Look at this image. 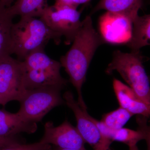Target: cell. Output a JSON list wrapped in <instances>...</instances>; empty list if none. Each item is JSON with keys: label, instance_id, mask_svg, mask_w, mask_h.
Wrapping results in <instances>:
<instances>
[{"label": "cell", "instance_id": "obj_1", "mask_svg": "<svg viewBox=\"0 0 150 150\" xmlns=\"http://www.w3.org/2000/svg\"><path fill=\"white\" fill-rule=\"evenodd\" d=\"M72 43L69 51L60 58V62L69 76L70 81L76 90L78 103L82 108L87 110L82 88L96 51L105 42L94 28L91 17L87 16L82 21L80 28Z\"/></svg>", "mask_w": 150, "mask_h": 150}, {"label": "cell", "instance_id": "obj_2", "mask_svg": "<svg viewBox=\"0 0 150 150\" xmlns=\"http://www.w3.org/2000/svg\"><path fill=\"white\" fill-rule=\"evenodd\" d=\"M62 37L40 18L21 17L18 22L13 23L11 29L12 54L16 55L18 60L23 61L32 52L44 50L50 40L59 45Z\"/></svg>", "mask_w": 150, "mask_h": 150}, {"label": "cell", "instance_id": "obj_3", "mask_svg": "<svg viewBox=\"0 0 150 150\" xmlns=\"http://www.w3.org/2000/svg\"><path fill=\"white\" fill-rule=\"evenodd\" d=\"M27 90L48 86L64 88L68 81L60 73V62L51 59L44 50L34 51L22 61Z\"/></svg>", "mask_w": 150, "mask_h": 150}, {"label": "cell", "instance_id": "obj_4", "mask_svg": "<svg viewBox=\"0 0 150 150\" xmlns=\"http://www.w3.org/2000/svg\"><path fill=\"white\" fill-rule=\"evenodd\" d=\"M143 58L140 51L127 53L116 50L105 72L110 74L117 71L137 95L150 105L149 79L143 65Z\"/></svg>", "mask_w": 150, "mask_h": 150}, {"label": "cell", "instance_id": "obj_5", "mask_svg": "<svg viewBox=\"0 0 150 150\" xmlns=\"http://www.w3.org/2000/svg\"><path fill=\"white\" fill-rule=\"evenodd\" d=\"M62 88L48 86L28 90L19 101L18 113L22 118L37 123L54 108L66 104L61 96Z\"/></svg>", "mask_w": 150, "mask_h": 150}, {"label": "cell", "instance_id": "obj_6", "mask_svg": "<svg viewBox=\"0 0 150 150\" xmlns=\"http://www.w3.org/2000/svg\"><path fill=\"white\" fill-rule=\"evenodd\" d=\"M26 91L22 61L11 56L0 59V105L19 102Z\"/></svg>", "mask_w": 150, "mask_h": 150}, {"label": "cell", "instance_id": "obj_7", "mask_svg": "<svg viewBox=\"0 0 150 150\" xmlns=\"http://www.w3.org/2000/svg\"><path fill=\"white\" fill-rule=\"evenodd\" d=\"M81 13L77 9L67 6H48L40 18L52 30L66 38L65 43L69 45L82 24Z\"/></svg>", "mask_w": 150, "mask_h": 150}, {"label": "cell", "instance_id": "obj_8", "mask_svg": "<svg viewBox=\"0 0 150 150\" xmlns=\"http://www.w3.org/2000/svg\"><path fill=\"white\" fill-rule=\"evenodd\" d=\"M65 103L72 110L77 122L76 128L86 143L94 150H112L110 145L112 142L103 136L87 110L83 109L75 100L71 92L67 91L63 95Z\"/></svg>", "mask_w": 150, "mask_h": 150}, {"label": "cell", "instance_id": "obj_9", "mask_svg": "<svg viewBox=\"0 0 150 150\" xmlns=\"http://www.w3.org/2000/svg\"><path fill=\"white\" fill-rule=\"evenodd\" d=\"M39 142L62 149H85L86 142L76 127L67 120L58 126H54L52 121L46 122L44 134Z\"/></svg>", "mask_w": 150, "mask_h": 150}, {"label": "cell", "instance_id": "obj_10", "mask_svg": "<svg viewBox=\"0 0 150 150\" xmlns=\"http://www.w3.org/2000/svg\"><path fill=\"white\" fill-rule=\"evenodd\" d=\"M132 23L123 16L107 12L100 20V35L105 42L126 43L131 37Z\"/></svg>", "mask_w": 150, "mask_h": 150}, {"label": "cell", "instance_id": "obj_11", "mask_svg": "<svg viewBox=\"0 0 150 150\" xmlns=\"http://www.w3.org/2000/svg\"><path fill=\"white\" fill-rule=\"evenodd\" d=\"M113 87L120 107L133 115L137 114L149 117L150 105L143 101L130 87L114 79Z\"/></svg>", "mask_w": 150, "mask_h": 150}, {"label": "cell", "instance_id": "obj_12", "mask_svg": "<svg viewBox=\"0 0 150 150\" xmlns=\"http://www.w3.org/2000/svg\"><path fill=\"white\" fill-rule=\"evenodd\" d=\"M37 129L36 123L25 120L18 112L0 109V137H15L21 133L33 134Z\"/></svg>", "mask_w": 150, "mask_h": 150}, {"label": "cell", "instance_id": "obj_13", "mask_svg": "<svg viewBox=\"0 0 150 150\" xmlns=\"http://www.w3.org/2000/svg\"><path fill=\"white\" fill-rule=\"evenodd\" d=\"M148 119L147 117L143 115H137V130L122 128L115 130L112 137V142H122L129 147H131L137 145L141 140H144L147 144L148 150H150V127L147 125Z\"/></svg>", "mask_w": 150, "mask_h": 150}, {"label": "cell", "instance_id": "obj_14", "mask_svg": "<svg viewBox=\"0 0 150 150\" xmlns=\"http://www.w3.org/2000/svg\"><path fill=\"white\" fill-rule=\"evenodd\" d=\"M142 0H100L93 11L105 10L126 17L133 22L139 16Z\"/></svg>", "mask_w": 150, "mask_h": 150}, {"label": "cell", "instance_id": "obj_15", "mask_svg": "<svg viewBox=\"0 0 150 150\" xmlns=\"http://www.w3.org/2000/svg\"><path fill=\"white\" fill-rule=\"evenodd\" d=\"M132 23L131 37L126 44L131 51H140L142 47L150 45V15L138 16Z\"/></svg>", "mask_w": 150, "mask_h": 150}, {"label": "cell", "instance_id": "obj_16", "mask_svg": "<svg viewBox=\"0 0 150 150\" xmlns=\"http://www.w3.org/2000/svg\"><path fill=\"white\" fill-rule=\"evenodd\" d=\"M13 17L0 0V59L12 54L11 29Z\"/></svg>", "mask_w": 150, "mask_h": 150}, {"label": "cell", "instance_id": "obj_17", "mask_svg": "<svg viewBox=\"0 0 150 150\" xmlns=\"http://www.w3.org/2000/svg\"><path fill=\"white\" fill-rule=\"evenodd\" d=\"M48 0H17L7 7L12 16H31L40 18L43 11L48 6Z\"/></svg>", "mask_w": 150, "mask_h": 150}, {"label": "cell", "instance_id": "obj_18", "mask_svg": "<svg viewBox=\"0 0 150 150\" xmlns=\"http://www.w3.org/2000/svg\"><path fill=\"white\" fill-rule=\"evenodd\" d=\"M133 115L126 109L120 107L105 114L101 121L110 129L117 130L123 128Z\"/></svg>", "mask_w": 150, "mask_h": 150}, {"label": "cell", "instance_id": "obj_19", "mask_svg": "<svg viewBox=\"0 0 150 150\" xmlns=\"http://www.w3.org/2000/svg\"><path fill=\"white\" fill-rule=\"evenodd\" d=\"M0 150H53V149L51 145L39 142L28 144H19L11 145L3 148Z\"/></svg>", "mask_w": 150, "mask_h": 150}, {"label": "cell", "instance_id": "obj_20", "mask_svg": "<svg viewBox=\"0 0 150 150\" xmlns=\"http://www.w3.org/2000/svg\"><path fill=\"white\" fill-rule=\"evenodd\" d=\"M24 140L18 137H0V149L11 145L24 144Z\"/></svg>", "mask_w": 150, "mask_h": 150}, {"label": "cell", "instance_id": "obj_21", "mask_svg": "<svg viewBox=\"0 0 150 150\" xmlns=\"http://www.w3.org/2000/svg\"><path fill=\"white\" fill-rule=\"evenodd\" d=\"M90 0H56L54 5L67 6L77 9L80 5L88 2Z\"/></svg>", "mask_w": 150, "mask_h": 150}, {"label": "cell", "instance_id": "obj_22", "mask_svg": "<svg viewBox=\"0 0 150 150\" xmlns=\"http://www.w3.org/2000/svg\"><path fill=\"white\" fill-rule=\"evenodd\" d=\"M3 4L6 6L7 7L10 6L12 3L13 2V0H1Z\"/></svg>", "mask_w": 150, "mask_h": 150}, {"label": "cell", "instance_id": "obj_23", "mask_svg": "<svg viewBox=\"0 0 150 150\" xmlns=\"http://www.w3.org/2000/svg\"><path fill=\"white\" fill-rule=\"evenodd\" d=\"M53 150H87L86 149H62L56 147L55 149Z\"/></svg>", "mask_w": 150, "mask_h": 150}, {"label": "cell", "instance_id": "obj_24", "mask_svg": "<svg viewBox=\"0 0 150 150\" xmlns=\"http://www.w3.org/2000/svg\"><path fill=\"white\" fill-rule=\"evenodd\" d=\"M129 150H139L138 149L137 145L129 147Z\"/></svg>", "mask_w": 150, "mask_h": 150}]
</instances>
